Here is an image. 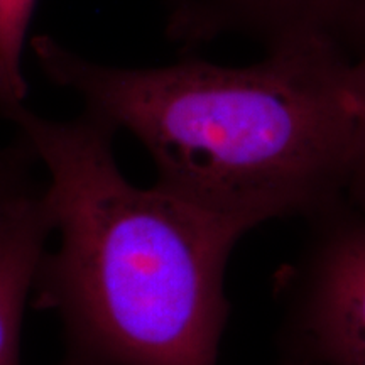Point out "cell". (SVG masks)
<instances>
[{
  "mask_svg": "<svg viewBox=\"0 0 365 365\" xmlns=\"http://www.w3.org/2000/svg\"><path fill=\"white\" fill-rule=\"evenodd\" d=\"M31 46L54 85L139 139L154 185L245 234L346 203L355 124L350 53L339 44L282 46L247 66L193 58L158 68L100 65L51 36Z\"/></svg>",
  "mask_w": 365,
  "mask_h": 365,
  "instance_id": "cell-1",
  "label": "cell"
},
{
  "mask_svg": "<svg viewBox=\"0 0 365 365\" xmlns=\"http://www.w3.org/2000/svg\"><path fill=\"white\" fill-rule=\"evenodd\" d=\"M0 115L48 171L59 245L41 257L33 307L61 319V365H217L223 277L245 232L156 185H132L113 156L117 129L93 112L58 122L19 102Z\"/></svg>",
  "mask_w": 365,
  "mask_h": 365,
  "instance_id": "cell-2",
  "label": "cell"
},
{
  "mask_svg": "<svg viewBox=\"0 0 365 365\" xmlns=\"http://www.w3.org/2000/svg\"><path fill=\"white\" fill-rule=\"evenodd\" d=\"M319 230L294 274L293 333L322 365H365V212L345 203Z\"/></svg>",
  "mask_w": 365,
  "mask_h": 365,
  "instance_id": "cell-3",
  "label": "cell"
},
{
  "mask_svg": "<svg viewBox=\"0 0 365 365\" xmlns=\"http://www.w3.org/2000/svg\"><path fill=\"white\" fill-rule=\"evenodd\" d=\"M168 36L193 48L227 34L266 51L331 43L352 53L365 34V0H166Z\"/></svg>",
  "mask_w": 365,
  "mask_h": 365,
  "instance_id": "cell-4",
  "label": "cell"
},
{
  "mask_svg": "<svg viewBox=\"0 0 365 365\" xmlns=\"http://www.w3.org/2000/svg\"><path fill=\"white\" fill-rule=\"evenodd\" d=\"M44 190L0 234V365H21V330L27 294L53 222Z\"/></svg>",
  "mask_w": 365,
  "mask_h": 365,
  "instance_id": "cell-5",
  "label": "cell"
},
{
  "mask_svg": "<svg viewBox=\"0 0 365 365\" xmlns=\"http://www.w3.org/2000/svg\"><path fill=\"white\" fill-rule=\"evenodd\" d=\"M38 0H0V107L24 102L21 58Z\"/></svg>",
  "mask_w": 365,
  "mask_h": 365,
  "instance_id": "cell-6",
  "label": "cell"
},
{
  "mask_svg": "<svg viewBox=\"0 0 365 365\" xmlns=\"http://www.w3.org/2000/svg\"><path fill=\"white\" fill-rule=\"evenodd\" d=\"M36 161L33 148L21 135L0 149V234L44 188H38L33 181Z\"/></svg>",
  "mask_w": 365,
  "mask_h": 365,
  "instance_id": "cell-7",
  "label": "cell"
},
{
  "mask_svg": "<svg viewBox=\"0 0 365 365\" xmlns=\"http://www.w3.org/2000/svg\"><path fill=\"white\" fill-rule=\"evenodd\" d=\"M346 85L355 124L346 203L365 212V34L350 53Z\"/></svg>",
  "mask_w": 365,
  "mask_h": 365,
  "instance_id": "cell-8",
  "label": "cell"
}]
</instances>
